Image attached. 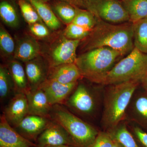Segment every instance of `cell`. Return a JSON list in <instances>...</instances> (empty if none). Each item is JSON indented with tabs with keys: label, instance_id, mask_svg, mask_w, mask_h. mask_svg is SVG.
Instances as JSON below:
<instances>
[{
	"label": "cell",
	"instance_id": "6da1fadb",
	"mask_svg": "<svg viewBox=\"0 0 147 147\" xmlns=\"http://www.w3.org/2000/svg\"><path fill=\"white\" fill-rule=\"evenodd\" d=\"M84 40L82 49L84 52L108 47L118 51L122 56L127 55L134 47L133 24H113L97 19L94 28Z\"/></svg>",
	"mask_w": 147,
	"mask_h": 147
},
{
	"label": "cell",
	"instance_id": "7a4b0ae2",
	"mask_svg": "<svg viewBox=\"0 0 147 147\" xmlns=\"http://www.w3.org/2000/svg\"><path fill=\"white\" fill-rule=\"evenodd\" d=\"M141 82L131 81L109 85L105 90L101 124L106 131L125 120L127 110Z\"/></svg>",
	"mask_w": 147,
	"mask_h": 147
},
{
	"label": "cell",
	"instance_id": "3957f363",
	"mask_svg": "<svg viewBox=\"0 0 147 147\" xmlns=\"http://www.w3.org/2000/svg\"><path fill=\"white\" fill-rule=\"evenodd\" d=\"M122 57L120 53L108 47H101L86 51L77 57L75 64L82 78L101 84L103 79Z\"/></svg>",
	"mask_w": 147,
	"mask_h": 147
},
{
	"label": "cell",
	"instance_id": "277c9868",
	"mask_svg": "<svg viewBox=\"0 0 147 147\" xmlns=\"http://www.w3.org/2000/svg\"><path fill=\"white\" fill-rule=\"evenodd\" d=\"M50 117L67 131L75 147H90L99 132L61 104L53 105Z\"/></svg>",
	"mask_w": 147,
	"mask_h": 147
},
{
	"label": "cell",
	"instance_id": "5b68a950",
	"mask_svg": "<svg viewBox=\"0 0 147 147\" xmlns=\"http://www.w3.org/2000/svg\"><path fill=\"white\" fill-rule=\"evenodd\" d=\"M127 55L113 66L101 85L107 86L131 81L141 82L147 72V54L134 47Z\"/></svg>",
	"mask_w": 147,
	"mask_h": 147
},
{
	"label": "cell",
	"instance_id": "8992f818",
	"mask_svg": "<svg viewBox=\"0 0 147 147\" xmlns=\"http://www.w3.org/2000/svg\"><path fill=\"white\" fill-rule=\"evenodd\" d=\"M86 9L97 19L120 24L129 22L126 11L119 0H86Z\"/></svg>",
	"mask_w": 147,
	"mask_h": 147
},
{
	"label": "cell",
	"instance_id": "52a82bcc",
	"mask_svg": "<svg viewBox=\"0 0 147 147\" xmlns=\"http://www.w3.org/2000/svg\"><path fill=\"white\" fill-rule=\"evenodd\" d=\"M80 114L92 115L96 108V100L92 91L83 83H78L64 103Z\"/></svg>",
	"mask_w": 147,
	"mask_h": 147
},
{
	"label": "cell",
	"instance_id": "ba28073f",
	"mask_svg": "<svg viewBox=\"0 0 147 147\" xmlns=\"http://www.w3.org/2000/svg\"><path fill=\"white\" fill-rule=\"evenodd\" d=\"M126 119L147 131V91L141 85L134 92L129 104Z\"/></svg>",
	"mask_w": 147,
	"mask_h": 147
},
{
	"label": "cell",
	"instance_id": "9c48e42d",
	"mask_svg": "<svg viewBox=\"0 0 147 147\" xmlns=\"http://www.w3.org/2000/svg\"><path fill=\"white\" fill-rule=\"evenodd\" d=\"M81 40L64 37L52 49L49 59L50 68L62 65L75 63L77 58L76 50Z\"/></svg>",
	"mask_w": 147,
	"mask_h": 147
},
{
	"label": "cell",
	"instance_id": "30bf717a",
	"mask_svg": "<svg viewBox=\"0 0 147 147\" xmlns=\"http://www.w3.org/2000/svg\"><path fill=\"white\" fill-rule=\"evenodd\" d=\"M38 146H67L75 147L73 140L65 129L52 120L37 139Z\"/></svg>",
	"mask_w": 147,
	"mask_h": 147
},
{
	"label": "cell",
	"instance_id": "8fae6325",
	"mask_svg": "<svg viewBox=\"0 0 147 147\" xmlns=\"http://www.w3.org/2000/svg\"><path fill=\"white\" fill-rule=\"evenodd\" d=\"M51 121L50 118L28 115L17 126L13 128L26 139L36 142L40 134L47 127Z\"/></svg>",
	"mask_w": 147,
	"mask_h": 147
},
{
	"label": "cell",
	"instance_id": "7c38bea8",
	"mask_svg": "<svg viewBox=\"0 0 147 147\" xmlns=\"http://www.w3.org/2000/svg\"><path fill=\"white\" fill-rule=\"evenodd\" d=\"M78 82L63 84L47 79L40 88H41L51 105L63 104L75 89Z\"/></svg>",
	"mask_w": 147,
	"mask_h": 147
},
{
	"label": "cell",
	"instance_id": "4fadbf2b",
	"mask_svg": "<svg viewBox=\"0 0 147 147\" xmlns=\"http://www.w3.org/2000/svg\"><path fill=\"white\" fill-rule=\"evenodd\" d=\"M35 143L22 136L11 126L3 114L0 117V147H35Z\"/></svg>",
	"mask_w": 147,
	"mask_h": 147
},
{
	"label": "cell",
	"instance_id": "5bb4252c",
	"mask_svg": "<svg viewBox=\"0 0 147 147\" xmlns=\"http://www.w3.org/2000/svg\"><path fill=\"white\" fill-rule=\"evenodd\" d=\"M3 114L9 123L16 127L29 114L26 95L16 93L10 99Z\"/></svg>",
	"mask_w": 147,
	"mask_h": 147
},
{
	"label": "cell",
	"instance_id": "9a60e30c",
	"mask_svg": "<svg viewBox=\"0 0 147 147\" xmlns=\"http://www.w3.org/2000/svg\"><path fill=\"white\" fill-rule=\"evenodd\" d=\"M26 96L28 115L50 118L53 106L50 104L45 92L41 88L30 91Z\"/></svg>",
	"mask_w": 147,
	"mask_h": 147
},
{
	"label": "cell",
	"instance_id": "2e32d148",
	"mask_svg": "<svg viewBox=\"0 0 147 147\" xmlns=\"http://www.w3.org/2000/svg\"><path fill=\"white\" fill-rule=\"evenodd\" d=\"M25 69L30 91L39 88L47 79L46 65L39 57L26 62Z\"/></svg>",
	"mask_w": 147,
	"mask_h": 147
},
{
	"label": "cell",
	"instance_id": "e0dca14e",
	"mask_svg": "<svg viewBox=\"0 0 147 147\" xmlns=\"http://www.w3.org/2000/svg\"><path fill=\"white\" fill-rule=\"evenodd\" d=\"M51 69L47 79L63 84L78 82L82 78L79 68L75 63L62 65Z\"/></svg>",
	"mask_w": 147,
	"mask_h": 147
},
{
	"label": "cell",
	"instance_id": "ac0fdd59",
	"mask_svg": "<svg viewBox=\"0 0 147 147\" xmlns=\"http://www.w3.org/2000/svg\"><path fill=\"white\" fill-rule=\"evenodd\" d=\"M40 52V47L37 41L32 37L26 36L17 44L13 57L17 60L26 63L38 57Z\"/></svg>",
	"mask_w": 147,
	"mask_h": 147
},
{
	"label": "cell",
	"instance_id": "d6986e66",
	"mask_svg": "<svg viewBox=\"0 0 147 147\" xmlns=\"http://www.w3.org/2000/svg\"><path fill=\"white\" fill-rule=\"evenodd\" d=\"M8 67L12 78L14 93L27 95L30 91L25 69L17 60L11 61Z\"/></svg>",
	"mask_w": 147,
	"mask_h": 147
},
{
	"label": "cell",
	"instance_id": "ffe728a7",
	"mask_svg": "<svg viewBox=\"0 0 147 147\" xmlns=\"http://www.w3.org/2000/svg\"><path fill=\"white\" fill-rule=\"evenodd\" d=\"M33 6L42 22L49 29L57 30L61 24L57 16L51 7L42 0H28Z\"/></svg>",
	"mask_w": 147,
	"mask_h": 147
},
{
	"label": "cell",
	"instance_id": "44dd1931",
	"mask_svg": "<svg viewBox=\"0 0 147 147\" xmlns=\"http://www.w3.org/2000/svg\"><path fill=\"white\" fill-rule=\"evenodd\" d=\"M129 18L134 24L147 18V0H121Z\"/></svg>",
	"mask_w": 147,
	"mask_h": 147
},
{
	"label": "cell",
	"instance_id": "7402d4cb",
	"mask_svg": "<svg viewBox=\"0 0 147 147\" xmlns=\"http://www.w3.org/2000/svg\"><path fill=\"white\" fill-rule=\"evenodd\" d=\"M108 131L123 147H140L127 124L122 122L115 128Z\"/></svg>",
	"mask_w": 147,
	"mask_h": 147
},
{
	"label": "cell",
	"instance_id": "603a6c76",
	"mask_svg": "<svg viewBox=\"0 0 147 147\" xmlns=\"http://www.w3.org/2000/svg\"><path fill=\"white\" fill-rule=\"evenodd\" d=\"M134 47L147 54V18L133 24Z\"/></svg>",
	"mask_w": 147,
	"mask_h": 147
},
{
	"label": "cell",
	"instance_id": "cb8c5ba5",
	"mask_svg": "<svg viewBox=\"0 0 147 147\" xmlns=\"http://www.w3.org/2000/svg\"><path fill=\"white\" fill-rule=\"evenodd\" d=\"M52 9L56 16L67 25L72 23L76 14V7L63 1L55 3Z\"/></svg>",
	"mask_w": 147,
	"mask_h": 147
},
{
	"label": "cell",
	"instance_id": "d4e9b609",
	"mask_svg": "<svg viewBox=\"0 0 147 147\" xmlns=\"http://www.w3.org/2000/svg\"><path fill=\"white\" fill-rule=\"evenodd\" d=\"M97 19L90 11L76 7V14L72 23L90 31L94 28Z\"/></svg>",
	"mask_w": 147,
	"mask_h": 147
},
{
	"label": "cell",
	"instance_id": "484cf974",
	"mask_svg": "<svg viewBox=\"0 0 147 147\" xmlns=\"http://www.w3.org/2000/svg\"><path fill=\"white\" fill-rule=\"evenodd\" d=\"M14 91L12 78L8 67L1 65L0 66V98L1 100H5Z\"/></svg>",
	"mask_w": 147,
	"mask_h": 147
},
{
	"label": "cell",
	"instance_id": "4316f807",
	"mask_svg": "<svg viewBox=\"0 0 147 147\" xmlns=\"http://www.w3.org/2000/svg\"><path fill=\"white\" fill-rule=\"evenodd\" d=\"M0 16L3 21L9 26L16 28L19 25V18L16 9L8 2L3 1L1 3Z\"/></svg>",
	"mask_w": 147,
	"mask_h": 147
},
{
	"label": "cell",
	"instance_id": "83f0119b",
	"mask_svg": "<svg viewBox=\"0 0 147 147\" xmlns=\"http://www.w3.org/2000/svg\"><path fill=\"white\" fill-rule=\"evenodd\" d=\"M18 3L24 19L29 25L42 22L35 9L28 0H18Z\"/></svg>",
	"mask_w": 147,
	"mask_h": 147
},
{
	"label": "cell",
	"instance_id": "f1b7e54d",
	"mask_svg": "<svg viewBox=\"0 0 147 147\" xmlns=\"http://www.w3.org/2000/svg\"><path fill=\"white\" fill-rule=\"evenodd\" d=\"M91 31L71 23L67 25L64 32L66 38L74 40H83L88 36Z\"/></svg>",
	"mask_w": 147,
	"mask_h": 147
},
{
	"label": "cell",
	"instance_id": "f546056e",
	"mask_svg": "<svg viewBox=\"0 0 147 147\" xmlns=\"http://www.w3.org/2000/svg\"><path fill=\"white\" fill-rule=\"evenodd\" d=\"M0 47L3 54L6 55H13L16 48L12 37L1 26L0 28Z\"/></svg>",
	"mask_w": 147,
	"mask_h": 147
},
{
	"label": "cell",
	"instance_id": "4dcf8cb0",
	"mask_svg": "<svg viewBox=\"0 0 147 147\" xmlns=\"http://www.w3.org/2000/svg\"><path fill=\"white\" fill-rule=\"evenodd\" d=\"M131 123L127 126L139 146L147 147V131L136 124Z\"/></svg>",
	"mask_w": 147,
	"mask_h": 147
},
{
	"label": "cell",
	"instance_id": "1f68e13d",
	"mask_svg": "<svg viewBox=\"0 0 147 147\" xmlns=\"http://www.w3.org/2000/svg\"><path fill=\"white\" fill-rule=\"evenodd\" d=\"M115 140L108 131H99L90 147H113Z\"/></svg>",
	"mask_w": 147,
	"mask_h": 147
},
{
	"label": "cell",
	"instance_id": "d6a6232c",
	"mask_svg": "<svg viewBox=\"0 0 147 147\" xmlns=\"http://www.w3.org/2000/svg\"><path fill=\"white\" fill-rule=\"evenodd\" d=\"M30 26V30L32 34L38 38H45L49 36L50 31L48 28L42 22H38Z\"/></svg>",
	"mask_w": 147,
	"mask_h": 147
},
{
	"label": "cell",
	"instance_id": "836d02e7",
	"mask_svg": "<svg viewBox=\"0 0 147 147\" xmlns=\"http://www.w3.org/2000/svg\"><path fill=\"white\" fill-rule=\"evenodd\" d=\"M43 1L47 2L50 0H42ZM63 1L69 3L76 7L86 9V0H57Z\"/></svg>",
	"mask_w": 147,
	"mask_h": 147
},
{
	"label": "cell",
	"instance_id": "e575fe53",
	"mask_svg": "<svg viewBox=\"0 0 147 147\" xmlns=\"http://www.w3.org/2000/svg\"><path fill=\"white\" fill-rule=\"evenodd\" d=\"M140 85L145 90L147 91V72L142 79Z\"/></svg>",
	"mask_w": 147,
	"mask_h": 147
},
{
	"label": "cell",
	"instance_id": "d590c367",
	"mask_svg": "<svg viewBox=\"0 0 147 147\" xmlns=\"http://www.w3.org/2000/svg\"><path fill=\"white\" fill-rule=\"evenodd\" d=\"M114 140H115V142H114V144L113 147H123V146L120 143L117 142V140H115V139H114Z\"/></svg>",
	"mask_w": 147,
	"mask_h": 147
},
{
	"label": "cell",
	"instance_id": "8d00e7d4",
	"mask_svg": "<svg viewBox=\"0 0 147 147\" xmlns=\"http://www.w3.org/2000/svg\"><path fill=\"white\" fill-rule=\"evenodd\" d=\"M35 147H72L67 146H37Z\"/></svg>",
	"mask_w": 147,
	"mask_h": 147
},
{
	"label": "cell",
	"instance_id": "74e56055",
	"mask_svg": "<svg viewBox=\"0 0 147 147\" xmlns=\"http://www.w3.org/2000/svg\"></svg>",
	"mask_w": 147,
	"mask_h": 147
}]
</instances>
